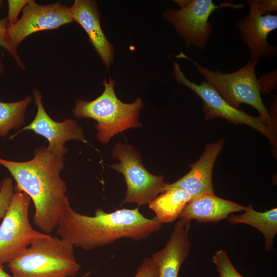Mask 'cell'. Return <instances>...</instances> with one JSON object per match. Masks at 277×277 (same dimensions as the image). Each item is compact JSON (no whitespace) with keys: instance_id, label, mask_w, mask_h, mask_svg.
<instances>
[{"instance_id":"5b68a950","label":"cell","mask_w":277,"mask_h":277,"mask_svg":"<svg viewBox=\"0 0 277 277\" xmlns=\"http://www.w3.org/2000/svg\"><path fill=\"white\" fill-rule=\"evenodd\" d=\"M175 56L190 61L201 75L205 78V80L215 88L229 105L237 109H241V104H246L252 106L258 111L259 117L264 122L276 132V121L270 115L261 96L255 71L258 61L249 60L239 70L224 73L220 71H212L204 67L182 52Z\"/></svg>"},{"instance_id":"2e32d148","label":"cell","mask_w":277,"mask_h":277,"mask_svg":"<svg viewBox=\"0 0 277 277\" xmlns=\"http://www.w3.org/2000/svg\"><path fill=\"white\" fill-rule=\"evenodd\" d=\"M246 207L209 193L191 199L185 206L179 217L200 222H216L228 218L232 213L244 211Z\"/></svg>"},{"instance_id":"44dd1931","label":"cell","mask_w":277,"mask_h":277,"mask_svg":"<svg viewBox=\"0 0 277 277\" xmlns=\"http://www.w3.org/2000/svg\"><path fill=\"white\" fill-rule=\"evenodd\" d=\"M13 191L11 179L6 178L0 183V219H3L6 213Z\"/></svg>"},{"instance_id":"d4e9b609","label":"cell","mask_w":277,"mask_h":277,"mask_svg":"<svg viewBox=\"0 0 277 277\" xmlns=\"http://www.w3.org/2000/svg\"><path fill=\"white\" fill-rule=\"evenodd\" d=\"M29 0H8V15L7 18V28L13 26L17 20L20 11L28 4Z\"/></svg>"},{"instance_id":"5bb4252c","label":"cell","mask_w":277,"mask_h":277,"mask_svg":"<svg viewBox=\"0 0 277 277\" xmlns=\"http://www.w3.org/2000/svg\"><path fill=\"white\" fill-rule=\"evenodd\" d=\"M69 8L73 22L83 28L93 48L109 69L114 61V48L102 29L97 3L90 0H75Z\"/></svg>"},{"instance_id":"4fadbf2b","label":"cell","mask_w":277,"mask_h":277,"mask_svg":"<svg viewBox=\"0 0 277 277\" xmlns=\"http://www.w3.org/2000/svg\"><path fill=\"white\" fill-rule=\"evenodd\" d=\"M224 142V139L221 138L207 144L199 160L189 165L190 170L176 182L172 184L166 183L164 192L175 188H183L190 194L191 199L205 193H214L212 172Z\"/></svg>"},{"instance_id":"603a6c76","label":"cell","mask_w":277,"mask_h":277,"mask_svg":"<svg viewBox=\"0 0 277 277\" xmlns=\"http://www.w3.org/2000/svg\"><path fill=\"white\" fill-rule=\"evenodd\" d=\"M134 277H159L158 266L152 256L143 260Z\"/></svg>"},{"instance_id":"7a4b0ae2","label":"cell","mask_w":277,"mask_h":277,"mask_svg":"<svg viewBox=\"0 0 277 277\" xmlns=\"http://www.w3.org/2000/svg\"><path fill=\"white\" fill-rule=\"evenodd\" d=\"M0 165L11 173L16 183L14 187L32 200L36 226L45 234L52 232L68 200L66 183L60 175L64 168V156L41 146L34 150V157L29 161L15 162L0 157Z\"/></svg>"},{"instance_id":"484cf974","label":"cell","mask_w":277,"mask_h":277,"mask_svg":"<svg viewBox=\"0 0 277 277\" xmlns=\"http://www.w3.org/2000/svg\"><path fill=\"white\" fill-rule=\"evenodd\" d=\"M256 3L257 8L262 15L277 10L276 0H256Z\"/></svg>"},{"instance_id":"7402d4cb","label":"cell","mask_w":277,"mask_h":277,"mask_svg":"<svg viewBox=\"0 0 277 277\" xmlns=\"http://www.w3.org/2000/svg\"><path fill=\"white\" fill-rule=\"evenodd\" d=\"M8 22L7 18L0 20V46L6 49L15 59L17 64L21 68H24V65L20 58L16 49L10 44L7 36L6 31Z\"/></svg>"},{"instance_id":"8992f818","label":"cell","mask_w":277,"mask_h":277,"mask_svg":"<svg viewBox=\"0 0 277 277\" xmlns=\"http://www.w3.org/2000/svg\"><path fill=\"white\" fill-rule=\"evenodd\" d=\"M111 155L118 162L109 165V167L122 174L126 185V196L122 204L135 203L138 207L149 205L164 192L166 184L164 175L149 172L133 145L117 142L113 147Z\"/></svg>"},{"instance_id":"7c38bea8","label":"cell","mask_w":277,"mask_h":277,"mask_svg":"<svg viewBox=\"0 0 277 277\" xmlns=\"http://www.w3.org/2000/svg\"><path fill=\"white\" fill-rule=\"evenodd\" d=\"M249 12L236 23L243 43L250 53V60L259 61L262 57H271L276 52V47L267 41L268 35L277 28V16L268 13L262 15L256 0H247Z\"/></svg>"},{"instance_id":"cb8c5ba5","label":"cell","mask_w":277,"mask_h":277,"mask_svg":"<svg viewBox=\"0 0 277 277\" xmlns=\"http://www.w3.org/2000/svg\"><path fill=\"white\" fill-rule=\"evenodd\" d=\"M258 81L261 93L264 94L271 93L277 84L276 69L262 75Z\"/></svg>"},{"instance_id":"52a82bcc","label":"cell","mask_w":277,"mask_h":277,"mask_svg":"<svg viewBox=\"0 0 277 277\" xmlns=\"http://www.w3.org/2000/svg\"><path fill=\"white\" fill-rule=\"evenodd\" d=\"M173 75L176 82L193 91L203 101V111L206 121L222 118L229 123L244 124L260 132L269 141L276 156V132L268 126L259 117L250 115L241 109L229 105L219 94L215 88L206 80L197 84L188 80L176 61H173Z\"/></svg>"},{"instance_id":"3957f363","label":"cell","mask_w":277,"mask_h":277,"mask_svg":"<svg viewBox=\"0 0 277 277\" xmlns=\"http://www.w3.org/2000/svg\"><path fill=\"white\" fill-rule=\"evenodd\" d=\"M8 266L13 277L74 276L81 269L74 246L49 234L33 240Z\"/></svg>"},{"instance_id":"ac0fdd59","label":"cell","mask_w":277,"mask_h":277,"mask_svg":"<svg viewBox=\"0 0 277 277\" xmlns=\"http://www.w3.org/2000/svg\"><path fill=\"white\" fill-rule=\"evenodd\" d=\"M190 194L181 188L172 189L159 195L149 204L155 217L163 224L175 221L186 204L191 200Z\"/></svg>"},{"instance_id":"ba28073f","label":"cell","mask_w":277,"mask_h":277,"mask_svg":"<svg viewBox=\"0 0 277 277\" xmlns=\"http://www.w3.org/2000/svg\"><path fill=\"white\" fill-rule=\"evenodd\" d=\"M30 200L25 192L14 186L6 213L0 225V263H8L22 253L31 242L47 234L31 226L28 210Z\"/></svg>"},{"instance_id":"277c9868","label":"cell","mask_w":277,"mask_h":277,"mask_svg":"<svg viewBox=\"0 0 277 277\" xmlns=\"http://www.w3.org/2000/svg\"><path fill=\"white\" fill-rule=\"evenodd\" d=\"M103 85L104 90L100 96L91 101L77 100L72 112L77 118L95 120L97 140L106 144L115 135L142 126L139 118L143 102L140 97L131 103L122 102L115 94V82L111 77Z\"/></svg>"},{"instance_id":"4316f807","label":"cell","mask_w":277,"mask_h":277,"mask_svg":"<svg viewBox=\"0 0 277 277\" xmlns=\"http://www.w3.org/2000/svg\"><path fill=\"white\" fill-rule=\"evenodd\" d=\"M0 277H13L10 275L4 270L3 264L0 263Z\"/></svg>"},{"instance_id":"8fae6325","label":"cell","mask_w":277,"mask_h":277,"mask_svg":"<svg viewBox=\"0 0 277 277\" xmlns=\"http://www.w3.org/2000/svg\"><path fill=\"white\" fill-rule=\"evenodd\" d=\"M37 110L34 120L23 128L11 138L25 130H32L46 138L49 143L47 149L55 154L64 156L68 149L64 144L69 140L86 142L82 127L73 119L68 118L62 122L54 121L46 112L42 101V94L37 90L33 91Z\"/></svg>"},{"instance_id":"9c48e42d","label":"cell","mask_w":277,"mask_h":277,"mask_svg":"<svg viewBox=\"0 0 277 277\" xmlns=\"http://www.w3.org/2000/svg\"><path fill=\"white\" fill-rule=\"evenodd\" d=\"M242 4L222 2L214 4L211 0H191L179 10L169 9L163 13V18L170 23L183 38L186 47L194 46L203 49L210 37L213 26L209 21L211 13L222 8L242 9Z\"/></svg>"},{"instance_id":"ffe728a7","label":"cell","mask_w":277,"mask_h":277,"mask_svg":"<svg viewBox=\"0 0 277 277\" xmlns=\"http://www.w3.org/2000/svg\"><path fill=\"white\" fill-rule=\"evenodd\" d=\"M212 260L220 277H244L232 265L225 250H220L216 251Z\"/></svg>"},{"instance_id":"d6986e66","label":"cell","mask_w":277,"mask_h":277,"mask_svg":"<svg viewBox=\"0 0 277 277\" xmlns=\"http://www.w3.org/2000/svg\"><path fill=\"white\" fill-rule=\"evenodd\" d=\"M31 100L28 96L16 102H0V136L4 137L11 130L24 124L26 109Z\"/></svg>"},{"instance_id":"e0dca14e","label":"cell","mask_w":277,"mask_h":277,"mask_svg":"<svg viewBox=\"0 0 277 277\" xmlns=\"http://www.w3.org/2000/svg\"><path fill=\"white\" fill-rule=\"evenodd\" d=\"M228 221L231 225L243 223L256 228L264 235L266 251L273 249V240L277 233L276 208L261 212L254 210L249 204L243 214L229 215Z\"/></svg>"},{"instance_id":"30bf717a","label":"cell","mask_w":277,"mask_h":277,"mask_svg":"<svg viewBox=\"0 0 277 277\" xmlns=\"http://www.w3.org/2000/svg\"><path fill=\"white\" fill-rule=\"evenodd\" d=\"M73 22L70 8L57 2L40 5L29 0L23 10V15L6 33L12 46L16 49L29 35L41 31L56 29Z\"/></svg>"},{"instance_id":"9a60e30c","label":"cell","mask_w":277,"mask_h":277,"mask_svg":"<svg viewBox=\"0 0 277 277\" xmlns=\"http://www.w3.org/2000/svg\"><path fill=\"white\" fill-rule=\"evenodd\" d=\"M190 220L179 218L165 247L151 255L158 266L159 277H178L190 250Z\"/></svg>"},{"instance_id":"6da1fadb","label":"cell","mask_w":277,"mask_h":277,"mask_svg":"<svg viewBox=\"0 0 277 277\" xmlns=\"http://www.w3.org/2000/svg\"><path fill=\"white\" fill-rule=\"evenodd\" d=\"M163 225L155 216L148 219L138 207L106 212L97 208L94 216L75 212L68 200L58 221L57 234L74 246L89 250L128 238L140 241L159 231Z\"/></svg>"}]
</instances>
